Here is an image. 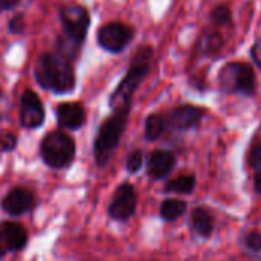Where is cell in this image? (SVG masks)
<instances>
[{
	"label": "cell",
	"mask_w": 261,
	"mask_h": 261,
	"mask_svg": "<svg viewBox=\"0 0 261 261\" xmlns=\"http://www.w3.org/2000/svg\"><path fill=\"white\" fill-rule=\"evenodd\" d=\"M251 55H252V60L255 61V64L261 69V38L254 43V46L251 49Z\"/></svg>",
	"instance_id": "484cf974"
},
{
	"label": "cell",
	"mask_w": 261,
	"mask_h": 261,
	"mask_svg": "<svg viewBox=\"0 0 261 261\" xmlns=\"http://www.w3.org/2000/svg\"><path fill=\"white\" fill-rule=\"evenodd\" d=\"M136 191L132 184H121L109 205V216L116 222H127L136 211Z\"/></svg>",
	"instance_id": "ba28073f"
},
{
	"label": "cell",
	"mask_w": 261,
	"mask_h": 261,
	"mask_svg": "<svg viewBox=\"0 0 261 261\" xmlns=\"http://www.w3.org/2000/svg\"><path fill=\"white\" fill-rule=\"evenodd\" d=\"M57 122L61 128L78 130L86 122V110L80 102H61L57 107Z\"/></svg>",
	"instance_id": "7c38bea8"
},
{
	"label": "cell",
	"mask_w": 261,
	"mask_h": 261,
	"mask_svg": "<svg viewBox=\"0 0 261 261\" xmlns=\"http://www.w3.org/2000/svg\"><path fill=\"white\" fill-rule=\"evenodd\" d=\"M187 211V203L179 199H167L161 205V217L167 222H174L184 216Z\"/></svg>",
	"instance_id": "2e32d148"
},
{
	"label": "cell",
	"mask_w": 261,
	"mask_h": 261,
	"mask_svg": "<svg viewBox=\"0 0 261 261\" xmlns=\"http://www.w3.org/2000/svg\"><path fill=\"white\" fill-rule=\"evenodd\" d=\"M133 35H135L133 28L121 21H110L99 28L96 41L104 50L118 54V52H122L130 44V41L133 40Z\"/></svg>",
	"instance_id": "52a82bcc"
},
{
	"label": "cell",
	"mask_w": 261,
	"mask_h": 261,
	"mask_svg": "<svg viewBox=\"0 0 261 261\" xmlns=\"http://www.w3.org/2000/svg\"><path fill=\"white\" fill-rule=\"evenodd\" d=\"M219 84L225 93L252 96L257 90V76L251 64L231 61L220 69Z\"/></svg>",
	"instance_id": "5b68a950"
},
{
	"label": "cell",
	"mask_w": 261,
	"mask_h": 261,
	"mask_svg": "<svg viewBox=\"0 0 261 261\" xmlns=\"http://www.w3.org/2000/svg\"><path fill=\"white\" fill-rule=\"evenodd\" d=\"M176 165V156L170 150H154L148 156L147 173L151 179L159 180L170 174V171Z\"/></svg>",
	"instance_id": "4fadbf2b"
},
{
	"label": "cell",
	"mask_w": 261,
	"mask_h": 261,
	"mask_svg": "<svg viewBox=\"0 0 261 261\" xmlns=\"http://www.w3.org/2000/svg\"><path fill=\"white\" fill-rule=\"evenodd\" d=\"M165 127H167L165 118L159 113H151L145 119V138L148 141H158L165 132Z\"/></svg>",
	"instance_id": "e0dca14e"
},
{
	"label": "cell",
	"mask_w": 261,
	"mask_h": 261,
	"mask_svg": "<svg viewBox=\"0 0 261 261\" xmlns=\"http://www.w3.org/2000/svg\"><path fill=\"white\" fill-rule=\"evenodd\" d=\"M245 245L249 251L252 252H261V232L258 231H252L249 234H246L245 237Z\"/></svg>",
	"instance_id": "603a6c76"
},
{
	"label": "cell",
	"mask_w": 261,
	"mask_h": 261,
	"mask_svg": "<svg viewBox=\"0 0 261 261\" xmlns=\"http://www.w3.org/2000/svg\"><path fill=\"white\" fill-rule=\"evenodd\" d=\"M132 107H122L113 110V113L102 121L93 141V156L98 167H106L112 159L116 147L119 145L121 136L125 130Z\"/></svg>",
	"instance_id": "3957f363"
},
{
	"label": "cell",
	"mask_w": 261,
	"mask_h": 261,
	"mask_svg": "<svg viewBox=\"0 0 261 261\" xmlns=\"http://www.w3.org/2000/svg\"><path fill=\"white\" fill-rule=\"evenodd\" d=\"M254 185H255V190H257V193H260L261 194V167H258V168H257V171H255Z\"/></svg>",
	"instance_id": "f1b7e54d"
},
{
	"label": "cell",
	"mask_w": 261,
	"mask_h": 261,
	"mask_svg": "<svg viewBox=\"0 0 261 261\" xmlns=\"http://www.w3.org/2000/svg\"><path fill=\"white\" fill-rule=\"evenodd\" d=\"M8 252H9V249H8L6 240H5V237H3V234H2V231H0V260H2Z\"/></svg>",
	"instance_id": "83f0119b"
},
{
	"label": "cell",
	"mask_w": 261,
	"mask_h": 261,
	"mask_svg": "<svg viewBox=\"0 0 261 261\" xmlns=\"http://www.w3.org/2000/svg\"><path fill=\"white\" fill-rule=\"evenodd\" d=\"M211 20L213 23L219 24V26H225V24H229L232 21V14H231V9L226 6V5H219L213 9L211 12Z\"/></svg>",
	"instance_id": "ffe728a7"
},
{
	"label": "cell",
	"mask_w": 261,
	"mask_h": 261,
	"mask_svg": "<svg viewBox=\"0 0 261 261\" xmlns=\"http://www.w3.org/2000/svg\"><path fill=\"white\" fill-rule=\"evenodd\" d=\"M191 228L200 237H210L214 229V219L206 208H196L191 213Z\"/></svg>",
	"instance_id": "9a60e30c"
},
{
	"label": "cell",
	"mask_w": 261,
	"mask_h": 261,
	"mask_svg": "<svg viewBox=\"0 0 261 261\" xmlns=\"http://www.w3.org/2000/svg\"><path fill=\"white\" fill-rule=\"evenodd\" d=\"M9 31L12 34H21L24 31V18L21 14H18L9 20Z\"/></svg>",
	"instance_id": "d4e9b609"
},
{
	"label": "cell",
	"mask_w": 261,
	"mask_h": 261,
	"mask_svg": "<svg viewBox=\"0 0 261 261\" xmlns=\"http://www.w3.org/2000/svg\"><path fill=\"white\" fill-rule=\"evenodd\" d=\"M249 165L252 168L261 167V141L260 142H255L251 147V151H249Z\"/></svg>",
	"instance_id": "cb8c5ba5"
},
{
	"label": "cell",
	"mask_w": 261,
	"mask_h": 261,
	"mask_svg": "<svg viewBox=\"0 0 261 261\" xmlns=\"http://www.w3.org/2000/svg\"><path fill=\"white\" fill-rule=\"evenodd\" d=\"M17 147V136L11 132L0 133V150L2 151H12Z\"/></svg>",
	"instance_id": "7402d4cb"
},
{
	"label": "cell",
	"mask_w": 261,
	"mask_h": 261,
	"mask_svg": "<svg viewBox=\"0 0 261 261\" xmlns=\"http://www.w3.org/2000/svg\"><path fill=\"white\" fill-rule=\"evenodd\" d=\"M63 24V37L76 46H83L90 26V14L80 3H66L58 9Z\"/></svg>",
	"instance_id": "8992f818"
},
{
	"label": "cell",
	"mask_w": 261,
	"mask_h": 261,
	"mask_svg": "<svg viewBox=\"0 0 261 261\" xmlns=\"http://www.w3.org/2000/svg\"><path fill=\"white\" fill-rule=\"evenodd\" d=\"M75 141L64 132L55 130L47 133L40 144V154L44 164L50 168H66L75 159Z\"/></svg>",
	"instance_id": "277c9868"
},
{
	"label": "cell",
	"mask_w": 261,
	"mask_h": 261,
	"mask_svg": "<svg viewBox=\"0 0 261 261\" xmlns=\"http://www.w3.org/2000/svg\"><path fill=\"white\" fill-rule=\"evenodd\" d=\"M144 165V153L141 150H133L128 156H127V161H125V168L128 173L135 174L138 173Z\"/></svg>",
	"instance_id": "44dd1931"
},
{
	"label": "cell",
	"mask_w": 261,
	"mask_h": 261,
	"mask_svg": "<svg viewBox=\"0 0 261 261\" xmlns=\"http://www.w3.org/2000/svg\"><path fill=\"white\" fill-rule=\"evenodd\" d=\"M222 44H223V40L217 32L205 34V37L202 38V54L203 55H213L217 50H220Z\"/></svg>",
	"instance_id": "d6986e66"
},
{
	"label": "cell",
	"mask_w": 261,
	"mask_h": 261,
	"mask_svg": "<svg viewBox=\"0 0 261 261\" xmlns=\"http://www.w3.org/2000/svg\"><path fill=\"white\" fill-rule=\"evenodd\" d=\"M153 60V49L150 46H142L135 54L125 76L121 80L118 87L113 90L109 99V106L112 110H118L122 107H132V98L135 92L139 89L142 81L147 78Z\"/></svg>",
	"instance_id": "7a4b0ae2"
},
{
	"label": "cell",
	"mask_w": 261,
	"mask_h": 261,
	"mask_svg": "<svg viewBox=\"0 0 261 261\" xmlns=\"http://www.w3.org/2000/svg\"><path fill=\"white\" fill-rule=\"evenodd\" d=\"M44 106L40 99V96L31 90L26 89L21 93L20 98V124L23 128L35 130L43 125L44 122Z\"/></svg>",
	"instance_id": "9c48e42d"
},
{
	"label": "cell",
	"mask_w": 261,
	"mask_h": 261,
	"mask_svg": "<svg viewBox=\"0 0 261 261\" xmlns=\"http://www.w3.org/2000/svg\"><path fill=\"white\" fill-rule=\"evenodd\" d=\"M205 113H206V110L202 107H197V106H190V104L177 106L168 113L165 122L171 130L185 132V130L197 127L202 122Z\"/></svg>",
	"instance_id": "30bf717a"
},
{
	"label": "cell",
	"mask_w": 261,
	"mask_h": 261,
	"mask_svg": "<svg viewBox=\"0 0 261 261\" xmlns=\"http://www.w3.org/2000/svg\"><path fill=\"white\" fill-rule=\"evenodd\" d=\"M37 83L57 95L70 93L75 89V72L67 58L60 54L44 52L35 63Z\"/></svg>",
	"instance_id": "6da1fadb"
},
{
	"label": "cell",
	"mask_w": 261,
	"mask_h": 261,
	"mask_svg": "<svg viewBox=\"0 0 261 261\" xmlns=\"http://www.w3.org/2000/svg\"><path fill=\"white\" fill-rule=\"evenodd\" d=\"M196 187V177L193 174H182L165 185L167 193H177V194H190Z\"/></svg>",
	"instance_id": "ac0fdd59"
},
{
	"label": "cell",
	"mask_w": 261,
	"mask_h": 261,
	"mask_svg": "<svg viewBox=\"0 0 261 261\" xmlns=\"http://www.w3.org/2000/svg\"><path fill=\"white\" fill-rule=\"evenodd\" d=\"M35 206V196L32 191L23 187H15L12 188L3 199H2V210L12 216H23L29 213Z\"/></svg>",
	"instance_id": "8fae6325"
},
{
	"label": "cell",
	"mask_w": 261,
	"mask_h": 261,
	"mask_svg": "<svg viewBox=\"0 0 261 261\" xmlns=\"http://www.w3.org/2000/svg\"><path fill=\"white\" fill-rule=\"evenodd\" d=\"M18 2H20V0H0V12L14 9V8L18 5Z\"/></svg>",
	"instance_id": "4316f807"
},
{
	"label": "cell",
	"mask_w": 261,
	"mask_h": 261,
	"mask_svg": "<svg viewBox=\"0 0 261 261\" xmlns=\"http://www.w3.org/2000/svg\"><path fill=\"white\" fill-rule=\"evenodd\" d=\"M0 231L11 252H18L28 245V231L23 225L17 222H3Z\"/></svg>",
	"instance_id": "5bb4252c"
},
{
	"label": "cell",
	"mask_w": 261,
	"mask_h": 261,
	"mask_svg": "<svg viewBox=\"0 0 261 261\" xmlns=\"http://www.w3.org/2000/svg\"><path fill=\"white\" fill-rule=\"evenodd\" d=\"M0 98H2V90H0Z\"/></svg>",
	"instance_id": "f546056e"
}]
</instances>
